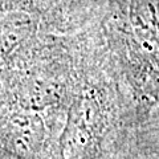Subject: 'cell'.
<instances>
[{"label":"cell","mask_w":159,"mask_h":159,"mask_svg":"<svg viewBox=\"0 0 159 159\" xmlns=\"http://www.w3.org/2000/svg\"><path fill=\"white\" fill-rule=\"evenodd\" d=\"M98 29L137 123L159 117V0H107Z\"/></svg>","instance_id":"1"},{"label":"cell","mask_w":159,"mask_h":159,"mask_svg":"<svg viewBox=\"0 0 159 159\" xmlns=\"http://www.w3.org/2000/svg\"><path fill=\"white\" fill-rule=\"evenodd\" d=\"M47 29L56 34L81 32L99 23L107 0H29Z\"/></svg>","instance_id":"2"}]
</instances>
